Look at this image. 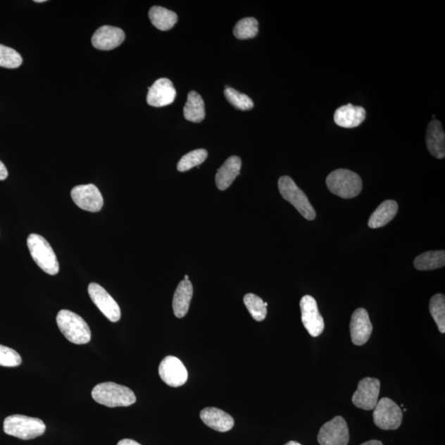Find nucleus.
I'll return each instance as SVG.
<instances>
[{
	"mask_svg": "<svg viewBox=\"0 0 445 445\" xmlns=\"http://www.w3.org/2000/svg\"><path fill=\"white\" fill-rule=\"evenodd\" d=\"M118 445H142V444H139L137 441H134V440L125 439L120 440V441L118 444Z\"/></svg>",
	"mask_w": 445,
	"mask_h": 445,
	"instance_id": "72a5a7b5",
	"label": "nucleus"
},
{
	"mask_svg": "<svg viewBox=\"0 0 445 445\" xmlns=\"http://www.w3.org/2000/svg\"><path fill=\"white\" fill-rule=\"evenodd\" d=\"M380 393V381L368 377L361 380L358 384L357 390L352 396V403L358 408L373 410L378 403Z\"/></svg>",
	"mask_w": 445,
	"mask_h": 445,
	"instance_id": "1a4fd4ad",
	"label": "nucleus"
},
{
	"mask_svg": "<svg viewBox=\"0 0 445 445\" xmlns=\"http://www.w3.org/2000/svg\"><path fill=\"white\" fill-rule=\"evenodd\" d=\"M177 91L170 80L162 78L154 82L149 88L147 103L156 108L170 105L175 100Z\"/></svg>",
	"mask_w": 445,
	"mask_h": 445,
	"instance_id": "2eb2a0df",
	"label": "nucleus"
},
{
	"mask_svg": "<svg viewBox=\"0 0 445 445\" xmlns=\"http://www.w3.org/2000/svg\"><path fill=\"white\" fill-rule=\"evenodd\" d=\"M88 292L92 301L109 321L117 322L120 320L122 313L118 303L104 287L99 284L91 283Z\"/></svg>",
	"mask_w": 445,
	"mask_h": 445,
	"instance_id": "9d476101",
	"label": "nucleus"
},
{
	"mask_svg": "<svg viewBox=\"0 0 445 445\" xmlns=\"http://www.w3.org/2000/svg\"><path fill=\"white\" fill-rule=\"evenodd\" d=\"M284 445H302V444L296 441H289L287 444H285Z\"/></svg>",
	"mask_w": 445,
	"mask_h": 445,
	"instance_id": "c9c22d12",
	"label": "nucleus"
},
{
	"mask_svg": "<svg viewBox=\"0 0 445 445\" xmlns=\"http://www.w3.org/2000/svg\"><path fill=\"white\" fill-rule=\"evenodd\" d=\"M36 3H44L46 2L45 0H35Z\"/></svg>",
	"mask_w": 445,
	"mask_h": 445,
	"instance_id": "e433bc0d",
	"label": "nucleus"
},
{
	"mask_svg": "<svg viewBox=\"0 0 445 445\" xmlns=\"http://www.w3.org/2000/svg\"><path fill=\"white\" fill-rule=\"evenodd\" d=\"M125 32L122 29L111 26H103L98 29L92 37V44L100 51H111L123 44Z\"/></svg>",
	"mask_w": 445,
	"mask_h": 445,
	"instance_id": "dca6fc26",
	"label": "nucleus"
},
{
	"mask_svg": "<svg viewBox=\"0 0 445 445\" xmlns=\"http://www.w3.org/2000/svg\"><path fill=\"white\" fill-rule=\"evenodd\" d=\"M374 422L384 430L399 429L403 422V414L400 406L389 398L382 399L375 406Z\"/></svg>",
	"mask_w": 445,
	"mask_h": 445,
	"instance_id": "0eeeda50",
	"label": "nucleus"
},
{
	"mask_svg": "<svg viewBox=\"0 0 445 445\" xmlns=\"http://www.w3.org/2000/svg\"><path fill=\"white\" fill-rule=\"evenodd\" d=\"M366 111L362 106L347 104L337 109L334 114L335 123L343 128H355L364 122Z\"/></svg>",
	"mask_w": 445,
	"mask_h": 445,
	"instance_id": "f3484780",
	"label": "nucleus"
},
{
	"mask_svg": "<svg viewBox=\"0 0 445 445\" xmlns=\"http://www.w3.org/2000/svg\"><path fill=\"white\" fill-rule=\"evenodd\" d=\"M4 430L8 435L21 439H32L46 432V425L41 419L12 415L4 420Z\"/></svg>",
	"mask_w": 445,
	"mask_h": 445,
	"instance_id": "39448f33",
	"label": "nucleus"
},
{
	"mask_svg": "<svg viewBox=\"0 0 445 445\" xmlns=\"http://www.w3.org/2000/svg\"><path fill=\"white\" fill-rule=\"evenodd\" d=\"M184 118L189 122L200 123L206 118L205 103L196 91L190 92L183 108Z\"/></svg>",
	"mask_w": 445,
	"mask_h": 445,
	"instance_id": "5701e85b",
	"label": "nucleus"
},
{
	"mask_svg": "<svg viewBox=\"0 0 445 445\" xmlns=\"http://www.w3.org/2000/svg\"><path fill=\"white\" fill-rule=\"evenodd\" d=\"M398 211V203L391 200L385 201L371 215L368 225L371 229L381 228L394 219Z\"/></svg>",
	"mask_w": 445,
	"mask_h": 445,
	"instance_id": "4be33fe9",
	"label": "nucleus"
},
{
	"mask_svg": "<svg viewBox=\"0 0 445 445\" xmlns=\"http://www.w3.org/2000/svg\"><path fill=\"white\" fill-rule=\"evenodd\" d=\"M149 19L153 25L161 31L170 30L177 22V15L168 9L159 6H153L149 12Z\"/></svg>",
	"mask_w": 445,
	"mask_h": 445,
	"instance_id": "b1692460",
	"label": "nucleus"
},
{
	"mask_svg": "<svg viewBox=\"0 0 445 445\" xmlns=\"http://www.w3.org/2000/svg\"><path fill=\"white\" fill-rule=\"evenodd\" d=\"M200 415L202 422L216 432H229L234 425V418L219 408H206L201 410Z\"/></svg>",
	"mask_w": 445,
	"mask_h": 445,
	"instance_id": "a211bd4d",
	"label": "nucleus"
},
{
	"mask_svg": "<svg viewBox=\"0 0 445 445\" xmlns=\"http://www.w3.org/2000/svg\"><path fill=\"white\" fill-rule=\"evenodd\" d=\"M430 312L435 323L437 324L439 332L444 334L445 332V296L444 294H434L430 299Z\"/></svg>",
	"mask_w": 445,
	"mask_h": 445,
	"instance_id": "a878e982",
	"label": "nucleus"
},
{
	"mask_svg": "<svg viewBox=\"0 0 445 445\" xmlns=\"http://www.w3.org/2000/svg\"><path fill=\"white\" fill-rule=\"evenodd\" d=\"M242 167L241 158L231 156L225 162L216 173L215 183L220 191H225L232 185L236 177L239 175Z\"/></svg>",
	"mask_w": 445,
	"mask_h": 445,
	"instance_id": "6ab92c4d",
	"label": "nucleus"
},
{
	"mask_svg": "<svg viewBox=\"0 0 445 445\" xmlns=\"http://www.w3.org/2000/svg\"><path fill=\"white\" fill-rule=\"evenodd\" d=\"M225 96L231 105L241 111H249L253 108V101L248 95L241 94L236 89L225 87Z\"/></svg>",
	"mask_w": 445,
	"mask_h": 445,
	"instance_id": "c756f323",
	"label": "nucleus"
},
{
	"mask_svg": "<svg viewBox=\"0 0 445 445\" xmlns=\"http://www.w3.org/2000/svg\"><path fill=\"white\" fill-rule=\"evenodd\" d=\"M328 190L332 194L351 199L360 194L363 183L358 174L348 169H337L332 172L326 179Z\"/></svg>",
	"mask_w": 445,
	"mask_h": 445,
	"instance_id": "7ed1b4c3",
	"label": "nucleus"
},
{
	"mask_svg": "<svg viewBox=\"0 0 445 445\" xmlns=\"http://www.w3.org/2000/svg\"><path fill=\"white\" fill-rule=\"evenodd\" d=\"M158 374L164 383L173 388L185 384L188 379L185 365L178 358L173 356L164 358L159 365Z\"/></svg>",
	"mask_w": 445,
	"mask_h": 445,
	"instance_id": "f8f14e48",
	"label": "nucleus"
},
{
	"mask_svg": "<svg viewBox=\"0 0 445 445\" xmlns=\"http://www.w3.org/2000/svg\"><path fill=\"white\" fill-rule=\"evenodd\" d=\"M193 295V287L189 280H183L179 283L174 294L173 308L174 314L178 318L187 315Z\"/></svg>",
	"mask_w": 445,
	"mask_h": 445,
	"instance_id": "412c9836",
	"label": "nucleus"
},
{
	"mask_svg": "<svg viewBox=\"0 0 445 445\" xmlns=\"http://www.w3.org/2000/svg\"><path fill=\"white\" fill-rule=\"evenodd\" d=\"M427 144L432 156L439 159L445 157V134L438 120H433L428 125Z\"/></svg>",
	"mask_w": 445,
	"mask_h": 445,
	"instance_id": "aec40b11",
	"label": "nucleus"
},
{
	"mask_svg": "<svg viewBox=\"0 0 445 445\" xmlns=\"http://www.w3.org/2000/svg\"><path fill=\"white\" fill-rule=\"evenodd\" d=\"M56 322L63 335L74 344L84 345L91 341V331L88 323L78 314L62 309L57 314Z\"/></svg>",
	"mask_w": 445,
	"mask_h": 445,
	"instance_id": "f03ea898",
	"label": "nucleus"
},
{
	"mask_svg": "<svg viewBox=\"0 0 445 445\" xmlns=\"http://www.w3.org/2000/svg\"><path fill=\"white\" fill-rule=\"evenodd\" d=\"M71 197L77 206L89 212H99L103 209L104 197L94 184L80 185L73 188Z\"/></svg>",
	"mask_w": 445,
	"mask_h": 445,
	"instance_id": "9b49d317",
	"label": "nucleus"
},
{
	"mask_svg": "<svg viewBox=\"0 0 445 445\" xmlns=\"http://www.w3.org/2000/svg\"><path fill=\"white\" fill-rule=\"evenodd\" d=\"M361 445H384L380 440L372 439Z\"/></svg>",
	"mask_w": 445,
	"mask_h": 445,
	"instance_id": "f704fd0d",
	"label": "nucleus"
},
{
	"mask_svg": "<svg viewBox=\"0 0 445 445\" xmlns=\"http://www.w3.org/2000/svg\"><path fill=\"white\" fill-rule=\"evenodd\" d=\"M92 396L96 403L108 408L129 406L137 401V396L132 389L113 382L96 385L92 391Z\"/></svg>",
	"mask_w": 445,
	"mask_h": 445,
	"instance_id": "f257e3e1",
	"label": "nucleus"
},
{
	"mask_svg": "<svg viewBox=\"0 0 445 445\" xmlns=\"http://www.w3.org/2000/svg\"><path fill=\"white\" fill-rule=\"evenodd\" d=\"M301 308L302 322L311 336L318 337L321 335L325 327L323 318L319 313L317 301L311 295L301 299Z\"/></svg>",
	"mask_w": 445,
	"mask_h": 445,
	"instance_id": "ddd939ff",
	"label": "nucleus"
},
{
	"mask_svg": "<svg viewBox=\"0 0 445 445\" xmlns=\"http://www.w3.org/2000/svg\"><path fill=\"white\" fill-rule=\"evenodd\" d=\"M27 243L34 262L43 272L51 275L59 273L60 265L56 255L45 238L32 234L28 236Z\"/></svg>",
	"mask_w": 445,
	"mask_h": 445,
	"instance_id": "20e7f679",
	"label": "nucleus"
},
{
	"mask_svg": "<svg viewBox=\"0 0 445 445\" xmlns=\"http://www.w3.org/2000/svg\"><path fill=\"white\" fill-rule=\"evenodd\" d=\"M185 280H188V275H185Z\"/></svg>",
	"mask_w": 445,
	"mask_h": 445,
	"instance_id": "4c0bfd02",
	"label": "nucleus"
},
{
	"mask_svg": "<svg viewBox=\"0 0 445 445\" xmlns=\"http://www.w3.org/2000/svg\"><path fill=\"white\" fill-rule=\"evenodd\" d=\"M352 342L356 346H363L370 340L373 326L366 309L357 308L353 313L350 324Z\"/></svg>",
	"mask_w": 445,
	"mask_h": 445,
	"instance_id": "4468645a",
	"label": "nucleus"
},
{
	"mask_svg": "<svg viewBox=\"0 0 445 445\" xmlns=\"http://www.w3.org/2000/svg\"><path fill=\"white\" fill-rule=\"evenodd\" d=\"M22 358L11 348L0 345V365L4 367H17L20 365Z\"/></svg>",
	"mask_w": 445,
	"mask_h": 445,
	"instance_id": "2f4dec72",
	"label": "nucleus"
},
{
	"mask_svg": "<svg viewBox=\"0 0 445 445\" xmlns=\"http://www.w3.org/2000/svg\"><path fill=\"white\" fill-rule=\"evenodd\" d=\"M244 302L254 320L262 322L267 317L268 307L265 306V302L258 295L246 294Z\"/></svg>",
	"mask_w": 445,
	"mask_h": 445,
	"instance_id": "bb28decb",
	"label": "nucleus"
},
{
	"mask_svg": "<svg viewBox=\"0 0 445 445\" xmlns=\"http://www.w3.org/2000/svg\"><path fill=\"white\" fill-rule=\"evenodd\" d=\"M208 156V152L204 149H196L185 154L177 163L179 172H187L192 168L199 166L204 163Z\"/></svg>",
	"mask_w": 445,
	"mask_h": 445,
	"instance_id": "c85d7f7f",
	"label": "nucleus"
},
{
	"mask_svg": "<svg viewBox=\"0 0 445 445\" xmlns=\"http://www.w3.org/2000/svg\"><path fill=\"white\" fill-rule=\"evenodd\" d=\"M236 38L240 40L251 39L258 34V21L254 18H245L236 23L234 28Z\"/></svg>",
	"mask_w": 445,
	"mask_h": 445,
	"instance_id": "cd10ccee",
	"label": "nucleus"
},
{
	"mask_svg": "<svg viewBox=\"0 0 445 445\" xmlns=\"http://www.w3.org/2000/svg\"><path fill=\"white\" fill-rule=\"evenodd\" d=\"M8 173L6 165L3 162L0 161V181L6 180L8 177Z\"/></svg>",
	"mask_w": 445,
	"mask_h": 445,
	"instance_id": "473e14b6",
	"label": "nucleus"
},
{
	"mask_svg": "<svg viewBox=\"0 0 445 445\" xmlns=\"http://www.w3.org/2000/svg\"><path fill=\"white\" fill-rule=\"evenodd\" d=\"M278 187L280 195L293 205L301 215L308 220L316 218V212L304 192L294 182L292 177L283 176L279 179Z\"/></svg>",
	"mask_w": 445,
	"mask_h": 445,
	"instance_id": "423d86ee",
	"label": "nucleus"
},
{
	"mask_svg": "<svg viewBox=\"0 0 445 445\" xmlns=\"http://www.w3.org/2000/svg\"><path fill=\"white\" fill-rule=\"evenodd\" d=\"M318 441L320 445H347L350 433L346 420L337 415L324 424L319 430Z\"/></svg>",
	"mask_w": 445,
	"mask_h": 445,
	"instance_id": "6e6552de",
	"label": "nucleus"
},
{
	"mask_svg": "<svg viewBox=\"0 0 445 445\" xmlns=\"http://www.w3.org/2000/svg\"><path fill=\"white\" fill-rule=\"evenodd\" d=\"M23 58L19 53L11 47L0 45V67L16 69L22 65Z\"/></svg>",
	"mask_w": 445,
	"mask_h": 445,
	"instance_id": "7c9ffc66",
	"label": "nucleus"
},
{
	"mask_svg": "<svg viewBox=\"0 0 445 445\" xmlns=\"http://www.w3.org/2000/svg\"><path fill=\"white\" fill-rule=\"evenodd\" d=\"M445 251H430L419 255L414 261V267L419 270H432L444 268Z\"/></svg>",
	"mask_w": 445,
	"mask_h": 445,
	"instance_id": "393cba45",
	"label": "nucleus"
}]
</instances>
